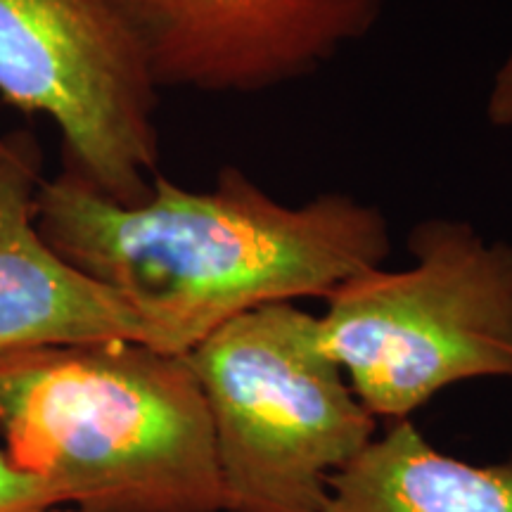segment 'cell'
Segmentation results:
<instances>
[{"instance_id":"1","label":"cell","mask_w":512,"mask_h":512,"mask_svg":"<svg viewBox=\"0 0 512 512\" xmlns=\"http://www.w3.org/2000/svg\"><path fill=\"white\" fill-rule=\"evenodd\" d=\"M34 211L57 254L169 318L188 351L238 313L328 299L392 256V228L375 204L323 192L292 207L238 166H223L204 192L157 174L136 204L62 169L38 185Z\"/></svg>"},{"instance_id":"2","label":"cell","mask_w":512,"mask_h":512,"mask_svg":"<svg viewBox=\"0 0 512 512\" xmlns=\"http://www.w3.org/2000/svg\"><path fill=\"white\" fill-rule=\"evenodd\" d=\"M0 437L12 465L81 512H223L185 354L138 342L0 354Z\"/></svg>"},{"instance_id":"3","label":"cell","mask_w":512,"mask_h":512,"mask_svg":"<svg viewBox=\"0 0 512 512\" xmlns=\"http://www.w3.org/2000/svg\"><path fill=\"white\" fill-rule=\"evenodd\" d=\"M214 432L223 512H323L377 418L294 302L238 313L188 354Z\"/></svg>"},{"instance_id":"4","label":"cell","mask_w":512,"mask_h":512,"mask_svg":"<svg viewBox=\"0 0 512 512\" xmlns=\"http://www.w3.org/2000/svg\"><path fill=\"white\" fill-rule=\"evenodd\" d=\"M413 266L339 285L320 320L328 354L375 418L406 420L451 384L512 380V242L467 221L425 219Z\"/></svg>"},{"instance_id":"5","label":"cell","mask_w":512,"mask_h":512,"mask_svg":"<svg viewBox=\"0 0 512 512\" xmlns=\"http://www.w3.org/2000/svg\"><path fill=\"white\" fill-rule=\"evenodd\" d=\"M0 105L53 121L62 169L100 195H150L159 91L110 0H0Z\"/></svg>"},{"instance_id":"6","label":"cell","mask_w":512,"mask_h":512,"mask_svg":"<svg viewBox=\"0 0 512 512\" xmlns=\"http://www.w3.org/2000/svg\"><path fill=\"white\" fill-rule=\"evenodd\" d=\"M387 0H110L157 91L254 95L316 74Z\"/></svg>"},{"instance_id":"7","label":"cell","mask_w":512,"mask_h":512,"mask_svg":"<svg viewBox=\"0 0 512 512\" xmlns=\"http://www.w3.org/2000/svg\"><path fill=\"white\" fill-rule=\"evenodd\" d=\"M43 147L31 128L0 133V354L93 342L188 344L162 313L57 254L36 226Z\"/></svg>"},{"instance_id":"8","label":"cell","mask_w":512,"mask_h":512,"mask_svg":"<svg viewBox=\"0 0 512 512\" xmlns=\"http://www.w3.org/2000/svg\"><path fill=\"white\" fill-rule=\"evenodd\" d=\"M323 512H512V456L467 463L396 420L330 477Z\"/></svg>"},{"instance_id":"9","label":"cell","mask_w":512,"mask_h":512,"mask_svg":"<svg viewBox=\"0 0 512 512\" xmlns=\"http://www.w3.org/2000/svg\"><path fill=\"white\" fill-rule=\"evenodd\" d=\"M34 505H64L55 489L43 479L31 477L10 463L0 448V512L34 508Z\"/></svg>"},{"instance_id":"10","label":"cell","mask_w":512,"mask_h":512,"mask_svg":"<svg viewBox=\"0 0 512 512\" xmlns=\"http://www.w3.org/2000/svg\"><path fill=\"white\" fill-rule=\"evenodd\" d=\"M486 119L496 128H512V53L496 69L486 98Z\"/></svg>"},{"instance_id":"11","label":"cell","mask_w":512,"mask_h":512,"mask_svg":"<svg viewBox=\"0 0 512 512\" xmlns=\"http://www.w3.org/2000/svg\"><path fill=\"white\" fill-rule=\"evenodd\" d=\"M8 512H81L74 505H34V508H19Z\"/></svg>"},{"instance_id":"12","label":"cell","mask_w":512,"mask_h":512,"mask_svg":"<svg viewBox=\"0 0 512 512\" xmlns=\"http://www.w3.org/2000/svg\"><path fill=\"white\" fill-rule=\"evenodd\" d=\"M0 107H3V105H0Z\"/></svg>"}]
</instances>
